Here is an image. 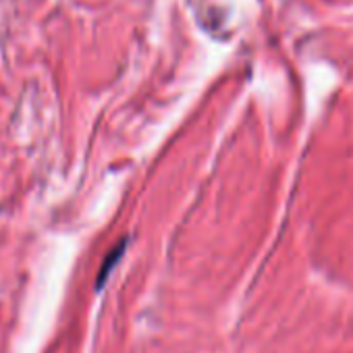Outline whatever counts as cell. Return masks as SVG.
<instances>
[{
  "label": "cell",
  "instance_id": "1",
  "mask_svg": "<svg viewBox=\"0 0 353 353\" xmlns=\"http://www.w3.org/2000/svg\"><path fill=\"white\" fill-rule=\"evenodd\" d=\"M125 248H127V241H121L108 256H106V260H104V264H102V268H100V274H98V283H96V289L100 291L102 287H104V283H106V279L110 276V272H112V268L117 266V262L123 258V254H125Z\"/></svg>",
  "mask_w": 353,
  "mask_h": 353
}]
</instances>
